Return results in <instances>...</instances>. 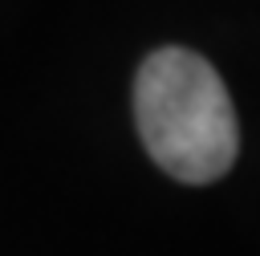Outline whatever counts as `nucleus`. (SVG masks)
Here are the masks:
<instances>
[{"label":"nucleus","mask_w":260,"mask_h":256,"mask_svg":"<svg viewBox=\"0 0 260 256\" xmlns=\"http://www.w3.org/2000/svg\"><path fill=\"white\" fill-rule=\"evenodd\" d=\"M134 126L146 154L187 187L223 179L240 150V122L223 77L183 45L142 57L134 73Z\"/></svg>","instance_id":"1"}]
</instances>
